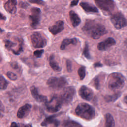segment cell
Wrapping results in <instances>:
<instances>
[{
  "instance_id": "cell-36",
  "label": "cell",
  "mask_w": 127,
  "mask_h": 127,
  "mask_svg": "<svg viewBox=\"0 0 127 127\" xmlns=\"http://www.w3.org/2000/svg\"><path fill=\"white\" fill-rule=\"evenodd\" d=\"M78 0H73L70 3V6H73L75 5H76L78 2Z\"/></svg>"
},
{
  "instance_id": "cell-21",
  "label": "cell",
  "mask_w": 127,
  "mask_h": 127,
  "mask_svg": "<svg viewBox=\"0 0 127 127\" xmlns=\"http://www.w3.org/2000/svg\"><path fill=\"white\" fill-rule=\"evenodd\" d=\"M49 64L51 67L56 71H60L61 70V68L59 66L58 63L56 61L54 56L51 55L49 58Z\"/></svg>"
},
{
  "instance_id": "cell-23",
  "label": "cell",
  "mask_w": 127,
  "mask_h": 127,
  "mask_svg": "<svg viewBox=\"0 0 127 127\" xmlns=\"http://www.w3.org/2000/svg\"><path fill=\"white\" fill-rule=\"evenodd\" d=\"M121 96V93L118 92L115 93L112 95H108L105 97V100L107 102H114Z\"/></svg>"
},
{
  "instance_id": "cell-34",
  "label": "cell",
  "mask_w": 127,
  "mask_h": 127,
  "mask_svg": "<svg viewBox=\"0 0 127 127\" xmlns=\"http://www.w3.org/2000/svg\"><path fill=\"white\" fill-rule=\"evenodd\" d=\"M29 2L31 3H37L38 4H42L44 2L42 0H29Z\"/></svg>"
},
{
  "instance_id": "cell-17",
  "label": "cell",
  "mask_w": 127,
  "mask_h": 127,
  "mask_svg": "<svg viewBox=\"0 0 127 127\" xmlns=\"http://www.w3.org/2000/svg\"><path fill=\"white\" fill-rule=\"evenodd\" d=\"M80 5L82 9L87 12L97 13L98 9L93 4L87 2H81L80 3Z\"/></svg>"
},
{
  "instance_id": "cell-26",
  "label": "cell",
  "mask_w": 127,
  "mask_h": 127,
  "mask_svg": "<svg viewBox=\"0 0 127 127\" xmlns=\"http://www.w3.org/2000/svg\"><path fill=\"white\" fill-rule=\"evenodd\" d=\"M5 47L8 50H12L13 47H14L16 46V43H14L9 40H6L4 41Z\"/></svg>"
},
{
  "instance_id": "cell-4",
  "label": "cell",
  "mask_w": 127,
  "mask_h": 127,
  "mask_svg": "<svg viewBox=\"0 0 127 127\" xmlns=\"http://www.w3.org/2000/svg\"><path fill=\"white\" fill-rule=\"evenodd\" d=\"M63 104L60 96L55 95L49 101H47L45 105L47 111L51 113H55L60 110Z\"/></svg>"
},
{
  "instance_id": "cell-24",
  "label": "cell",
  "mask_w": 127,
  "mask_h": 127,
  "mask_svg": "<svg viewBox=\"0 0 127 127\" xmlns=\"http://www.w3.org/2000/svg\"><path fill=\"white\" fill-rule=\"evenodd\" d=\"M65 127H82L80 124L73 121H67L64 124Z\"/></svg>"
},
{
  "instance_id": "cell-38",
  "label": "cell",
  "mask_w": 127,
  "mask_h": 127,
  "mask_svg": "<svg viewBox=\"0 0 127 127\" xmlns=\"http://www.w3.org/2000/svg\"><path fill=\"white\" fill-rule=\"evenodd\" d=\"M0 19H2V20H5L6 19V17L3 16L2 13H0Z\"/></svg>"
},
{
  "instance_id": "cell-7",
  "label": "cell",
  "mask_w": 127,
  "mask_h": 127,
  "mask_svg": "<svg viewBox=\"0 0 127 127\" xmlns=\"http://www.w3.org/2000/svg\"><path fill=\"white\" fill-rule=\"evenodd\" d=\"M30 40L32 46L35 48H41L44 47L47 44L46 39L41 33L35 32L30 36Z\"/></svg>"
},
{
  "instance_id": "cell-33",
  "label": "cell",
  "mask_w": 127,
  "mask_h": 127,
  "mask_svg": "<svg viewBox=\"0 0 127 127\" xmlns=\"http://www.w3.org/2000/svg\"><path fill=\"white\" fill-rule=\"evenodd\" d=\"M94 86L96 87V89H98L99 87V80L98 78V77H96L94 79Z\"/></svg>"
},
{
  "instance_id": "cell-10",
  "label": "cell",
  "mask_w": 127,
  "mask_h": 127,
  "mask_svg": "<svg viewBox=\"0 0 127 127\" xmlns=\"http://www.w3.org/2000/svg\"><path fill=\"white\" fill-rule=\"evenodd\" d=\"M96 5L103 11L110 12L115 7L114 2L112 0H95Z\"/></svg>"
},
{
  "instance_id": "cell-8",
  "label": "cell",
  "mask_w": 127,
  "mask_h": 127,
  "mask_svg": "<svg viewBox=\"0 0 127 127\" xmlns=\"http://www.w3.org/2000/svg\"><path fill=\"white\" fill-rule=\"evenodd\" d=\"M111 21L114 27L118 29L127 25V20L120 12H117L111 17Z\"/></svg>"
},
{
  "instance_id": "cell-25",
  "label": "cell",
  "mask_w": 127,
  "mask_h": 127,
  "mask_svg": "<svg viewBox=\"0 0 127 127\" xmlns=\"http://www.w3.org/2000/svg\"><path fill=\"white\" fill-rule=\"evenodd\" d=\"M8 84V81L3 77L2 75H0V88L1 90H4L6 88Z\"/></svg>"
},
{
  "instance_id": "cell-27",
  "label": "cell",
  "mask_w": 127,
  "mask_h": 127,
  "mask_svg": "<svg viewBox=\"0 0 127 127\" xmlns=\"http://www.w3.org/2000/svg\"><path fill=\"white\" fill-rule=\"evenodd\" d=\"M83 55L84 56V57L87 58V59H91V57L90 56V54L89 53V47H88V44L86 43L84 49L83 50Z\"/></svg>"
},
{
  "instance_id": "cell-37",
  "label": "cell",
  "mask_w": 127,
  "mask_h": 127,
  "mask_svg": "<svg viewBox=\"0 0 127 127\" xmlns=\"http://www.w3.org/2000/svg\"><path fill=\"white\" fill-rule=\"evenodd\" d=\"M94 67H100V66H102V64L100 63H96L94 64Z\"/></svg>"
},
{
  "instance_id": "cell-16",
  "label": "cell",
  "mask_w": 127,
  "mask_h": 127,
  "mask_svg": "<svg viewBox=\"0 0 127 127\" xmlns=\"http://www.w3.org/2000/svg\"><path fill=\"white\" fill-rule=\"evenodd\" d=\"M17 1L16 0H8L4 4L5 9L11 14H14L16 11Z\"/></svg>"
},
{
  "instance_id": "cell-29",
  "label": "cell",
  "mask_w": 127,
  "mask_h": 127,
  "mask_svg": "<svg viewBox=\"0 0 127 127\" xmlns=\"http://www.w3.org/2000/svg\"><path fill=\"white\" fill-rule=\"evenodd\" d=\"M10 127H32V126L29 124H17L15 122H12L11 124Z\"/></svg>"
},
{
  "instance_id": "cell-11",
  "label": "cell",
  "mask_w": 127,
  "mask_h": 127,
  "mask_svg": "<svg viewBox=\"0 0 127 127\" xmlns=\"http://www.w3.org/2000/svg\"><path fill=\"white\" fill-rule=\"evenodd\" d=\"M79 96L83 99L86 101H90L93 97V90L85 86L82 85L80 87L78 92Z\"/></svg>"
},
{
  "instance_id": "cell-32",
  "label": "cell",
  "mask_w": 127,
  "mask_h": 127,
  "mask_svg": "<svg viewBox=\"0 0 127 127\" xmlns=\"http://www.w3.org/2000/svg\"><path fill=\"white\" fill-rule=\"evenodd\" d=\"M44 52V50H36L34 52V55L36 58H40L42 56Z\"/></svg>"
},
{
  "instance_id": "cell-35",
  "label": "cell",
  "mask_w": 127,
  "mask_h": 127,
  "mask_svg": "<svg viewBox=\"0 0 127 127\" xmlns=\"http://www.w3.org/2000/svg\"><path fill=\"white\" fill-rule=\"evenodd\" d=\"M10 65L11 66L15 69H17L18 68V64L16 63V62H12L10 64Z\"/></svg>"
},
{
  "instance_id": "cell-30",
  "label": "cell",
  "mask_w": 127,
  "mask_h": 127,
  "mask_svg": "<svg viewBox=\"0 0 127 127\" xmlns=\"http://www.w3.org/2000/svg\"><path fill=\"white\" fill-rule=\"evenodd\" d=\"M6 76L8 77V78L9 79H10V80H15L17 79V76L15 74H14V73L12 72H10V71H8L7 73H6Z\"/></svg>"
},
{
  "instance_id": "cell-5",
  "label": "cell",
  "mask_w": 127,
  "mask_h": 127,
  "mask_svg": "<svg viewBox=\"0 0 127 127\" xmlns=\"http://www.w3.org/2000/svg\"><path fill=\"white\" fill-rule=\"evenodd\" d=\"M47 85L52 89H60L67 84V81L64 77H51L47 82Z\"/></svg>"
},
{
  "instance_id": "cell-28",
  "label": "cell",
  "mask_w": 127,
  "mask_h": 127,
  "mask_svg": "<svg viewBox=\"0 0 127 127\" xmlns=\"http://www.w3.org/2000/svg\"><path fill=\"white\" fill-rule=\"evenodd\" d=\"M86 68L84 66H81L78 70V74L81 80H83L85 76Z\"/></svg>"
},
{
  "instance_id": "cell-18",
  "label": "cell",
  "mask_w": 127,
  "mask_h": 127,
  "mask_svg": "<svg viewBox=\"0 0 127 127\" xmlns=\"http://www.w3.org/2000/svg\"><path fill=\"white\" fill-rule=\"evenodd\" d=\"M55 117H56V115H52V116H50L47 117L41 123V126L45 127L48 126L49 124H52L54 125L56 127H57L59 125L60 122L59 120L56 119Z\"/></svg>"
},
{
  "instance_id": "cell-39",
  "label": "cell",
  "mask_w": 127,
  "mask_h": 127,
  "mask_svg": "<svg viewBox=\"0 0 127 127\" xmlns=\"http://www.w3.org/2000/svg\"><path fill=\"white\" fill-rule=\"evenodd\" d=\"M124 102L127 104V96L124 98Z\"/></svg>"
},
{
  "instance_id": "cell-31",
  "label": "cell",
  "mask_w": 127,
  "mask_h": 127,
  "mask_svg": "<svg viewBox=\"0 0 127 127\" xmlns=\"http://www.w3.org/2000/svg\"><path fill=\"white\" fill-rule=\"evenodd\" d=\"M66 69L67 71L69 72H71L72 70L71 62L69 60H67L66 61Z\"/></svg>"
},
{
  "instance_id": "cell-1",
  "label": "cell",
  "mask_w": 127,
  "mask_h": 127,
  "mask_svg": "<svg viewBox=\"0 0 127 127\" xmlns=\"http://www.w3.org/2000/svg\"><path fill=\"white\" fill-rule=\"evenodd\" d=\"M82 30L94 39H98L107 33L103 25L91 20L86 21Z\"/></svg>"
},
{
  "instance_id": "cell-2",
  "label": "cell",
  "mask_w": 127,
  "mask_h": 127,
  "mask_svg": "<svg viewBox=\"0 0 127 127\" xmlns=\"http://www.w3.org/2000/svg\"><path fill=\"white\" fill-rule=\"evenodd\" d=\"M75 112L77 116L87 121L94 119L95 115L94 108L85 103L79 104L75 110Z\"/></svg>"
},
{
  "instance_id": "cell-14",
  "label": "cell",
  "mask_w": 127,
  "mask_h": 127,
  "mask_svg": "<svg viewBox=\"0 0 127 127\" xmlns=\"http://www.w3.org/2000/svg\"><path fill=\"white\" fill-rule=\"evenodd\" d=\"M30 92L32 96L34 98V99L39 102H47V97L39 93L37 88L34 86H32L30 88Z\"/></svg>"
},
{
  "instance_id": "cell-3",
  "label": "cell",
  "mask_w": 127,
  "mask_h": 127,
  "mask_svg": "<svg viewBox=\"0 0 127 127\" xmlns=\"http://www.w3.org/2000/svg\"><path fill=\"white\" fill-rule=\"evenodd\" d=\"M125 84V78L120 73H112L108 77V85L111 90H117L122 88Z\"/></svg>"
},
{
  "instance_id": "cell-6",
  "label": "cell",
  "mask_w": 127,
  "mask_h": 127,
  "mask_svg": "<svg viewBox=\"0 0 127 127\" xmlns=\"http://www.w3.org/2000/svg\"><path fill=\"white\" fill-rule=\"evenodd\" d=\"M75 93V88L72 86H69L64 88L59 96L63 104H68L70 103L73 98Z\"/></svg>"
},
{
  "instance_id": "cell-19",
  "label": "cell",
  "mask_w": 127,
  "mask_h": 127,
  "mask_svg": "<svg viewBox=\"0 0 127 127\" xmlns=\"http://www.w3.org/2000/svg\"><path fill=\"white\" fill-rule=\"evenodd\" d=\"M69 18L73 27L77 26L81 22V19L78 15L73 10H70L69 12Z\"/></svg>"
},
{
  "instance_id": "cell-13",
  "label": "cell",
  "mask_w": 127,
  "mask_h": 127,
  "mask_svg": "<svg viewBox=\"0 0 127 127\" xmlns=\"http://www.w3.org/2000/svg\"><path fill=\"white\" fill-rule=\"evenodd\" d=\"M64 29V22L62 20L57 21L54 25L49 27V31L53 35L60 33Z\"/></svg>"
},
{
  "instance_id": "cell-20",
  "label": "cell",
  "mask_w": 127,
  "mask_h": 127,
  "mask_svg": "<svg viewBox=\"0 0 127 127\" xmlns=\"http://www.w3.org/2000/svg\"><path fill=\"white\" fill-rule=\"evenodd\" d=\"M78 42V40L76 38H71V39H64L63 40L60 46V49L62 50H64L67 46L70 44L76 45Z\"/></svg>"
},
{
  "instance_id": "cell-15",
  "label": "cell",
  "mask_w": 127,
  "mask_h": 127,
  "mask_svg": "<svg viewBox=\"0 0 127 127\" xmlns=\"http://www.w3.org/2000/svg\"><path fill=\"white\" fill-rule=\"evenodd\" d=\"M31 108V105L26 104L19 108L17 112V117L19 119H22L27 116L29 113Z\"/></svg>"
},
{
  "instance_id": "cell-12",
  "label": "cell",
  "mask_w": 127,
  "mask_h": 127,
  "mask_svg": "<svg viewBox=\"0 0 127 127\" xmlns=\"http://www.w3.org/2000/svg\"><path fill=\"white\" fill-rule=\"evenodd\" d=\"M116 41L113 38L109 37L105 39L104 41L98 43L97 48L100 51H106L109 49L111 47L115 45Z\"/></svg>"
},
{
  "instance_id": "cell-22",
  "label": "cell",
  "mask_w": 127,
  "mask_h": 127,
  "mask_svg": "<svg viewBox=\"0 0 127 127\" xmlns=\"http://www.w3.org/2000/svg\"><path fill=\"white\" fill-rule=\"evenodd\" d=\"M105 127H115V121L112 115L107 113L105 115Z\"/></svg>"
},
{
  "instance_id": "cell-9",
  "label": "cell",
  "mask_w": 127,
  "mask_h": 127,
  "mask_svg": "<svg viewBox=\"0 0 127 127\" xmlns=\"http://www.w3.org/2000/svg\"><path fill=\"white\" fill-rule=\"evenodd\" d=\"M31 14L29 15V19L31 26L37 27L40 23L41 16V11L38 7H33L30 9Z\"/></svg>"
}]
</instances>
